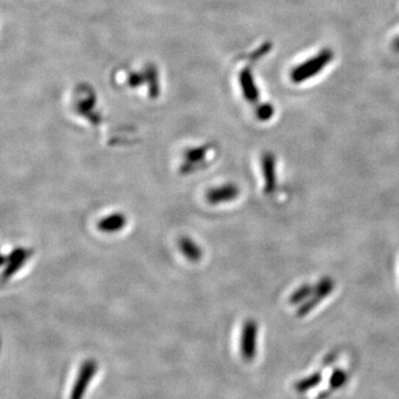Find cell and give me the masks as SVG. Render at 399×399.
<instances>
[{
	"mask_svg": "<svg viewBox=\"0 0 399 399\" xmlns=\"http://www.w3.org/2000/svg\"><path fill=\"white\" fill-rule=\"evenodd\" d=\"M98 364L93 359H88L83 363V366L78 372L77 378H76L75 384L72 386L71 393H70L69 399H83L85 396V391L90 385L93 377L96 376L97 370H98Z\"/></svg>",
	"mask_w": 399,
	"mask_h": 399,
	"instance_id": "3957f363",
	"label": "cell"
},
{
	"mask_svg": "<svg viewBox=\"0 0 399 399\" xmlns=\"http://www.w3.org/2000/svg\"><path fill=\"white\" fill-rule=\"evenodd\" d=\"M208 155V148L206 146H201V148H195V149L189 150L186 152V161L188 164H197L202 162Z\"/></svg>",
	"mask_w": 399,
	"mask_h": 399,
	"instance_id": "4fadbf2b",
	"label": "cell"
},
{
	"mask_svg": "<svg viewBox=\"0 0 399 399\" xmlns=\"http://www.w3.org/2000/svg\"><path fill=\"white\" fill-rule=\"evenodd\" d=\"M31 251L26 248H16L8 253L7 255H3L1 264L5 267L3 275H1L3 282L10 279L13 275L16 274L17 272L22 269V266L31 256Z\"/></svg>",
	"mask_w": 399,
	"mask_h": 399,
	"instance_id": "5b68a950",
	"label": "cell"
},
{
	"mask_svg": "<svg viewBox=\"0 0 399 399\" xmlns=\"http://www.w3.org/2000/svg\"><path fill=\"white\" fill-rule=\"evenodd\" d=\"M127 223H128V218L125 214L121 212L112 213L98 222V230L106 234H113L125 229Z\"/></svg>",
	"mask_w": 399,
	"mask_h": 399,
	"instance_id": "ba28073f",
	"label": "cell"
},
{
	"mask_svg": "<svg viewBox=\"0 0 399 399\" xmlns=\"http://www.w3.org/2000/svg\"><path fill=\"white\" fill-rule=\"evenodd\" d=\"M276 158L272 152H264L261 158L262 176H263L264 192L273 195L277 188Z\"/></svg>",
	"mask_w": 399,
	"mask_h": 399,
	"instance_id": "8992f818",
	"label": "cell"
},
{
	"mask_svg": "<svg viewBox=\"0 0 399 399\" xmlns=\"http://www.w3.org/2000/svg\"><path fill=\"white\" fill-rule=\"evenodd\" d=\"M239 193L241 190L237 184L225 183L209 190L206 192V201L212 205L223 204L237 200Z\"/></svg>",
	"mask_w": 399,
	"mask_h": 399,
	"instance_id": "52a82bcc",
	"label": "cell"
},
{
	"mask_svg": "<svg viewBox=\"0 0 399 399\" xmlns=\"http://www.w3.org/2000/svg\"><path fill=\"white\" fill-rule=\"evenodd\" d=\"M178 246H180L182 254H183L186 260H189L190 262L197 263V262H200L202 260V248H201V246L195 242V239H191V237H182L180 241H178Z\"/></svg>",
	"mask_w": 399,
	"mask_h": 399,
	"instance_id": "30bf717a",
	"label": "cell"
},
{
	"mask_svg": "<svg viewBox=\"0 0 399 399\" xmlns=\"http://www.w3.org/2000/svg\"><path fill=\"white\" fill-rule=\"evenodd\" d=\"M335 288V281L330 276H324L319 279L318 282L314 285V290L312 293L311 298L307 301L304 302L302 305L298 306L296 315L298 317H304L314 311L319 304L324 301L325 298L332 294Z\"/></svg>",
	"mask_w": 399,
	"mask_h": 399,
	"instance_id": "7a4b0ae2",
	"label": "cell"
},
{
	"mask_svg": "<svg viewBox=\"0 0 399 399\" xmlns=\"http://www.w3.org/2000/svg\"><path fill=\"white\" fill-rule=\"evenodd\" d=\"M314 286L311 284H303L298 286L288 298V304L293 306H300L311 298Z\"/></svg>",
	"mask_w": 399,
	"mask_h": 399,
	"instance_id": "8fae6325",
	"label": "cell"
},
{
	"mask_svg": "<svg viewBox=\"0 0 399 399\" xmlns=\"http://www.w3.org/2000/svg\"><path fill=\"white\" fill-rule=\"evenodd\" d=\"M395 46H396L397 50H399V39L395 43Z\"/></svg>",
	"mask_w": 399,
	"mask_h": 399,
	"instance_id": "2e32d148",
	"label": "cell"
},
{
	"mask_svg": "<svg viewBox=\"0 0 399 399\" xmlns=\"http://www.w3.org/2000/svg\"><path fill=\"white\" fill-rule=\"evenodd\" d=\"M258 324L253 318L245 321L241 332V354L245 360H252L258 349Z\"/></svg>",
	"mask_w": 399,
	"mask_h": 399,
	"instance_id": "277c9868",
	"label": "cell"
},
{
	"mask_svg": "<svg viewBox=\"0 0 399 399\" xmlns=\"http://www.w3.org/2000/svg\"><path fill=\"white\" fill-rule=\"evenodd\" d=\"M332 51L330 49H324L316 56L306 60L303 64H298L290 71V80L294 83H305L311 78L318 75L319 72L324 69L325 66L330 64L332 60Z\"/></svg>",
	"mask_w": 399,
	"mask_h": 399,
	"instance_id": "6da1fadb",
	"label": "cell"
},
{
	"mask_svg": "<svg viewBox=\"0 0 399 399\" xmlns=\"http://www.w3.org/2000/svg\"><path fill=\"white\" fill-rule=\"evenodd\" d=\"M239 83L242 87L243 94H244L246 102L251 104H256L260 99V93L258 89L256 88L254 78H253L252 72L250 69H244L239 75Z\"/></svg>",
	"mask_w": 399,
	"mask_h": 399,
	"instance_id": "9c48e42d",
	"label": "cell"
},
{
	"mask_svg": "<svg viewBox=\"0 0 399 399\" xmlns=\"http://www.w3.org/2000/svg\"><path fill=\"white\" fill-rule=\"evenodd\" d=\"M322 381V376L318 372H315L313 375L307 376L301 381H298L295 384V389L298 393H305L309 389L314 388L315 386L318 385Z\"/></svg>",
	"mask_w": 399,
	"mask_h": 399,
	"instance_id": "7c38bea8",
	"label": "cell"
},
{
	"mask_svg": "<svg viewBox=\"0 0 399 399\" xmlns=\"http://www.w3.org/2000/svg\"><path fill=\"white\" fill-rule=\"evenodd\" d=\"M274 115V108L269 104H260L256 108V118L260 121H269Z\"/></svg>",
	"mask_w": 399,
	"mask_h": 399,
	"instance_id": "5bb4252c",
	"label": "cell"
},
{
	"mask_svg": "<svg viewBox=\"0 0 399 399\" xmlns=\"http://www.w3.org/2000/svg\"><path fill=\"white\" fill-rule=\"evenodd\" d=\"M346 379H347L346 372L341 370H335L332 372V378H330V385H332V388H340L341 386L345 384Z\"/></svg>",
	"mask_w": 399,
	"mask_h": 399,
	"instance_id": "9a60e30c",
	"label": "cell"
}]
</instances>
